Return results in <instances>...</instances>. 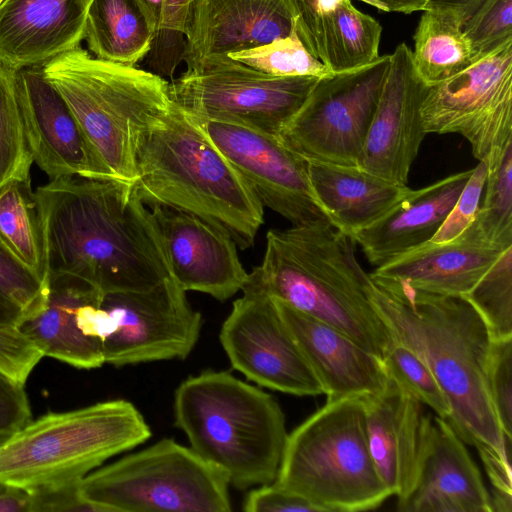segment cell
<instances>
[{
  "mask_svg": "<svg viewBox=\"0 0 512 512\" xmlns=\"http://www.w3.org/2000/svg\"><path fill=\"white\" fill-rule=\"evenodd\" d=\"M155 36L135 0H93L83 40L96 58L135 66L152 50Z\"/></svg>",
  "mask_w": 512,
  "mask_h": 512,
  "instance_id": "29",
  "label": "cell"
},
{
  "mask_svg": "<svg viewBox=\"0 0 512 512\" xmlns=\"http://www.w3.org/2000/svg\"><path fill=\"white\" fill-rule=\"evenodd\" d=\"M274 483L321 512L372 510L392 496L369 450L361 398L327 400L288 434Z\"/></svg>",
  "mask_w": 512,
  "mask_h": 512,
  "instance_id": "8",
  "label": "cell"
},
{
  "mask_svg": "<svg viewBox=\"0 0 512 512\" xmlns=\"http://www.w3.org/2000/svg\"><path fill=\"white\" fill-rule=\"evenodd\" d=\"M241 291L219 335L232 367L272 390L296 396L323 394L273 298L252 273Z\"/></svg>",
  "mask_w": 512,
  "mask_h": 512,
  "instance_id": "14",
  "label": "cell"
},
{
  "mask_svg": "<svg viewBox=\"0 0 512 512\" xmlns=\"http://www.w3.org/2000/svg\"><path fill=\"white\" fill-rule=\"evenodd\" d=\"M253 69L277 77H325L333 72L305 47L294 29L289 35L227 55Z\"/></svg>",
  "mask_w": 512,
  "mask_h": 512,
  "instance_id": "34",
  "label": "cell"
},
{
  "mask_svg": "<svg viewBox=\"0 0 512 512\" xmlns=\"http://www.w3.org/2000/svg\"><path fill=\"white\" fill-rule=\"evenodd\" d=\"M319 77H277L228 56L207 58L170 83V94L192 119L238 122L279 135Z\"/></svg>",
  "mask_w": 512,
  "mask_h": 512,
  "instance_id": "11",
  "label": "cell"
},
{
  "mask_svg": "<svg viewBox=\"0 0 512 512\" xmlns=\"http://www.w3.org/2000/svg\"><path fill=\"white\" fill-rule=\"evenodd\" d=\"M472 169L449 175L412 190L380 221L356 233L358 243L375 266L429 242L457 201Z\"/></svg>",
  "mask_w": 512,
  "mask_h": 512,
  "instance_id": "25",
  "label": "cell"
},
{
  "mask_svg": "<svg viewBox=\"0 0 512 512\" xmlns=\"http://www.w3.org/2000/svg\"><path fill=\"white\" fill-rule=\"evenodd\" d=\"M111 179L133 184L137 146L174 104L156 73L105 61L79 47L42 65Z\"/></svg>",
  "mask_w": 512,
  "mask_h": 512,
  "instance_id": "6",
  "label": "cell"
},
{
  "mask_svg": "<svg viewBox=\"0 0 512 512\" xmlns=\"http://www.w3.org/2000/svg\"><path fill=\"white\" fill-rule=\"evenodd\" d=\"M132 184L147 206H166L227 232L240 249L253 245L263 205L247 180L199 124L177 104L139 140Z\"/></svg>",
  "mask_w": 512,
  "mask_h": 512,
  "instance_id": "4",
  "label": "cell"
},
{
  "mask_svg": "<svg viewBox=\"0 0 512 512\" xmlns=\"http://www.w3.org/2000/svg\"><path fill=\"white\" fill-rule=\"evenodd\" d=\"M487 376L496 418L504 435L512 439V337L492 339Z\"/></svg>",
  "mask_w": 512,
  "mask_h": 512,
  "instance_id": "39",
  "label": "cell"
},
{
  "mask_svg": "<svg viewBox=\"0 0 512 512\" xmlns=\"http://www.w3.org/2000/svg\"><path fill=\"white\" fill-rule=\"evenodd\" d=\"M242 509L246 512H321L314 504L274 482L252 489Z\"/></svg>",
  "mask_w": 512,
  "mask_h": 512,
  "instance_id": "42",
  "label": "cell"
},
{
  "mask_svg": "<svg viewBox=\"0 0 512 512\" xmlns=\"http://www.w3.org/2000/svg\"><path fill=\"white\" fill-rule=\"evenodd\" d=\"M32 420L24 385L0 373V434H12Z\"/></svg>",
  "mask_w": 512,
  "mask_h": 512,
  "instance_id": "44",
  "label": "cell"
},
{
  "mask_svg": "<svg viewBox=\"0 0 512 512\" xmlns=\"http://www.w3.org/2000/svg\"><path fill=\"white\" fill-rule=\"evenodd\" d=\"M383 363L390 380L436 415L448 419L450 403L428 365L417 354L394 340L385 352Z\"/></svg>",
  "mask_w": 512,
  "mask_h": 512,
  "instance_id": "36",
  "label": "cell"
},
{
  "mask_svg": "<svg viewBox=\"0 0 512 512\" xmlns=\"http://www.w3.org/2000/svg\"><path fill=\"white\" fill-rule=\"evenodd\" d=\"M4 0H0V4L3 2Z\"/></svg>",
  "mask_w": 512,
  "mask_h": 512,
  "instance_id": "52",
  "label": "cell"
},
{
  "mask_svg": "<svg viewBox=\"0 0 512 512\" xmlns=\"http://www.w3.org/2000/svg\"><path fill=\"white\" fill-rule=\"evenodd\" d=\"M295 30L308 51L333 73L364 66L379 57L382 27L351 0H302Z\"/></svg>",
  "mask_w": 512,
  "mask_h": 512,
  "instance_id": "26",
  "label": "cell"
},
{
  "mask_svg": "<svg viewBox=\"0 0 512 512\" xmlns=\"http://www.w3.org/2000/svg\"><path fill=\"white\" fill-rule=\"evenodd\" d=\"M413 39V64L428 86L458 74L479 59L461 23L448 12L423 10Z\"/></svg>",
  "mask_w": 512,
  "mask_h": 512,
  "instance_id": "30",
  "label": "cell"
},
{
  "mask_svg": "<svg viewBox=\"0 0 512 512\" xmlns=\"http://www.w3.org/2000/svg\"><path fill=\"white\" fill-rule=\"evenodd\" d=\"M307 162L319 206L331 225L351 238L380 221L411 191L359 166Z\"/></svg>",
  "mask_w": 512,
  "mask_h": 512,
  "instance_id": "27",
  "label": "cell"
},
{
  "mask_svg": "<svg viewBox=\"0 0 512 512\" xmlns=\"http://www.w3.org/2000/svg\"><path fill=\"white\" fill-rule=\"evenodd\" d=\"M33 163L19 102L18 70L0 64V186L31 177Z\"/></svg>",
  "mask_w": 512,
  "mask_h": 512,
  "instance_id": "33",
  "label": "cell"
},
{
  "mask_svg": "<svg viewBox=\"0 0 512 512\" xmlns=\"http://www.w3.org/2000/svg\"><path fill=\"white\" fill-rule=\"evenodd\" d=\"M150 437L140 411L124 399L48 412L0 444V483L29 491L78 484Z\"/></svg>",
  "mask_w": 512,
  "mask_h": 512,
  "instance_id": "7",
  "label": "cell"
},
{
  "mask_svg": "<svg viewBox=\"0 0 512 512\" xmlns=\"http://www.w3.org/2000/svg\"><path fill=\"white\" fill-rule=\"evenodd\" d=\"M463 298L481 316L492 339L512 337V247Z\"/></svg>",
  "mask_w": 512,
  "mask_h": 512,
  "instance_id": "35",
  "label": "cell"
},
{
  "mask_svg": "<svg viewBox=\"0 0 512 512\" xmlns=\"http://www.w3.org/2000/svg\"><path fill=\"white\" fill-rule=\"evenodd\" d=\"M0 512H32V492L0 483Z\"/></svg>",
  "mask_w": 512,
  "mask_h": 512,
  "instance_id": "47",
  "label": "cell"
},
{
  "mask_svg": "<svg viewBox=\"0 0 512 512\" xmlns=\"http://www.w3.org/2000/svg\"><path fill=\"white\" fill-rule=\"evenodd\" d=\"M46 308L20 322L17 328L41 351L78 369H95L104 363L100 340L86 336L76 321L77 309L99 303L102 295L93 287L72 279L49 280Z\"/></svg>",
  "mask_w": 512,
  "mask_h": 512,
  "instance_id": "28",
  "label": "cell"
},
{
  "mask_svg": "<svg viewBox=\"0 0 512 512\" xmlns=\"http://www.w3.org/2000/svg\"><path fill=\"white\" fill-rule=\"evenodd\" d=\"M193 3L194 0H164L159 32L153 43L162 54L173 50L181 55Z\"/></svg>",
  "mask_w": 512,
  "mask_h": 512,
  "instance_id": "43",
  "label": "cell"
},
{
  "mask_svg": "<svg viewBox=\"0 0 512 512\" xmlns=\"http://www.w3.org/2000/svg\"><path fill=\"white\" fill-rule=\"evenodd\" d=\"M368 129L358 166L391 182L407 185L411 166L427 135L420 108L427 85L416 72L411 49L401 43Z\"/></svg>",
  "mask_w": 512,
  "mask_h": 512,
  "instance_id": "16",
  "label": "cell"
},
{
  "mask_svg": "<svg viewBox=\"0 0 512 512\" xmlns=\"http://www.w3.org/2000/svg\"><path fill=\"white\" fill-rule=\"evenodd\" d=\"M21 321V313L11 305L0 300V326L17 327Z\"/></svg>",
  "mask_w": 512,
  "mask_h": 512,
  "instance_id": "50",
  "label": "cell"
},
{
  "mask_svg": "<svg viewBox=\"0 0 512 512\" xmlns=\"http://www.w3.org/2000/svg\"><path fill=\"white\" fill-rule=\"evenodd\" d=\"M49 291V282L26 268L0 246V300L17 309L22 315V321L36 316L46 308Z\"/></svg>",
  "mask_w": 512,
  "mask_h": 512,
  "instance_id": "37",
  "label": "cell"
},
{
  "mask_svg": "<svg viewBox=\"0 0 512 512\" xmlns=\"http://www.w3.org/2000/svg\"><path fill=\"white\" fill-rule=\"evenodd\" d=\"M390 54L321 77L278 137L306 161L358 166L389 73Z\"/></svg>",
  "mask_w": 512,
  "mask_h": 512,
  "instance_id": "12",
  "label": "cell"
},
{
  "mask_svg": "<svg viewBox=\"0 0 512 512\" xmlns=\"http://www.w3.org/2000/svg\"><path fill=\"white\" fill-rule=\"evenodd\" d=\"M229 485L223 471L168 438L79 482L84 498L104 512H230Z\"/></svg>",
  "mask_w": 512,
  "mask_h": 512,
  "instance_id": "9",
  "label": "cell"
},
{
  "mask_svg": "<svg viewBox=\"0 0 512 512\" xmlns=\"http://www.w3.org/2000/svg\"><path fill=\"white\" fill-rule=\"evenodd\" d=\"M462 29L477 58L488 54L512 38V0H486Z\"/></svg>",
  "mask_w": 512,
  "mask_h": 512,
  "instance_id": "38",
  "label": "cell"
},
{
  "mask_svg": "<svg viewBox=\"0 0 512 512\" xmlns=\"http://www.w3.org/2000/svg\"><path fill=\"white\" fill-rule=\"evenodd\" d=\"M135 1L138 4L143 15L145 16V18L155 36V39H156L158 32H159V28H160L164 0H135Z\"/></svg>",
  "mask_w": 512,
  "mask_h": 512,
  "instance_id": "49",
  "label": "cell"
},
{
  "mask_svg": "<svg viewBox=\"0 0 512 512\" xmlns=\"http://www.w3.org/2000/svg\"><path fill=\"white\" fill-rule=\"evenodd\" d=\"M487 167L483 161L472 169V173L452 207L430 242L445 243L458 237L474 220L484 190Z\"/></svg>",
  "mask_w": 512,
  "mask_h": 512,
  "instance_id": "40",
  "label": "cell"
},
{
  "mask_svg": "<svg viewBox=\"0 0 512 512\" xmlns=\"http://www.w3.org/2000/svg\"><path fill=\"white\" fill-rule=\"evenodd\" d=\"M397 510L491 512L490 493L465 443L436 414H425L417 477Z\"/></svg>",
  "mask_w": 512,
  "mask_h": 512,
  "instance_id": "19",
  "label": "cell"
},
{
  "mask_svg": "<svg viewBox=\"0 0 512 512\" xmlns=\"http://www.w3.org/2000/svg\"><path fill=\"white\" fill-rule=\"evenodd\" d=\"M486 167L484 198L472 225L486 242L506 249L512 247V144Z\"/></svg>",
  "mask_w": 512,
  "mask_h": 512,
  "instance_id": "32",
  "label": "cell"
},
{
  "mask_svg": "<svg viewBox=\"0 0 512 512\" xmlns=\"http://www.w3.org/2000/svg\"><path fill=\"white\" fill-rule=\"evenodd\" d=\"M486 0H429L424 10L444 11L452 14L462 25L482 7Z\"/></svg>",
  "mask_w": 512,
  "mask_h": 512,
  "instance_id": "46",
  "label": "cell"
},
{
  "mask_svg": "<svg viewBox=\"0 0 512 512\" xmlns=\"http://www.w3.org/2000/svg\"><path fill=\"white\" fill-rule=\"evenodd\" d=\"M93 0H4L0 4V64L42 66L80 46Z\"/></svg>",
  "mask_w": 512,
  "mask_h": 512,
  "instance_id": "22",
  "label": "cell"
},
{
  "mask_svg": "<svg viewBox=\"0 0 512 512\" xmlns=\"http://www.w3.org/2000/svg\"><path fill=\"white\" fill-rule=\"evenodd\" d=\"M18 93L33 162L49 180L65 176L113 180L42 66L18 70Z\"/></svg>",
  "mask_w": 512,
  "mask_h": 512,
  "instance_id": "18",
  "label": "cell"
},
{
  "mask_svg": "<svg viewBox=\"0 0 512 512\" xmlns=\"http://www.w3.org/2000/svg\"><path fill=\"white\" fill-rule=\"evenodd\" d=\"M360 398L375 468L391 495L400 500L411 491L417 477L423 404L390 379L380 392Z\"/></svg>",
  "mask_w": 512,
  "mask_h": 512,
  "instance_id": "23",
  "label": "cell"
},
{
  "mask_svg": "<svg viewBox=\"0 0 512 512\" xmlns=\"http://www.w3.org/2000/svg\"><path fill=\"white\" fill-rule=\"evenodd\" d=\"M35 198L49 280L80 281L103 296L170 277L159 232L132 184L65 176L38 186Z\"/></svg>",
  "mask_w": 512,
  "mask_h": 512,
  "instance_id": "1",
  "label": "cell"
},
{
  "mask_svg": "<svg viewBox=\"0 0 512 512\" xmlns=\"http://www.w3.org/2000/svg\"><path fill=\"white\" fill-rule=\"evenodd\" d=\"M371 276L372 299L393 340L407 346L430 368L451 407L447 422L481 459L510 458L511 440L502 432L488 388L489 330L463 297L415 289Z\"/></svg>",
  "mask_w": 512,
  "mask_h": 512,
  "instance_id": "2",
  "label": "cell"
},
{
  "mask_svg": "<svg viewBox=\"0 0 512 512\" xmlns=\"http://www.w3.org/2000/svg\"><path fill=\"white\" fill-rule=\"evenodd\" d=\"M294 24L289 0H194L180 60L192 69L287 36Z\"/></svg>",
  "mask_w": 512,
  "mask_h": 512,
  "instance_id": "20",
  "label": "cell"
},
{
  "mask_svg": "<svg viewBox=\"0 0 512 512\" xmlns=\"http://www.w3.org/2000/svg\"><path fill=\"white\" fill-rule=\"evenodd\" d=\"M79 329L102 343L115 367L185 359L198 342L202 316L171 276L141 291L104 294L76 311Z\"/></svg>",
  "mask_w": 512,
  "mask_h": 512,
  "instance_id": "10",
  "label": "cell"
},
{
  "mask_svg": "<svg viewBox=\"0 0 512 512\" xmlns=\"http://www.w3.org/2000/svg\"><path fill=\"white\" fill-rule=\"evenodd\" d=\"M41 351L17 327L0 326V373L25 385L43 358Z\"/></svg>",
  "mask_w": 512,
  "mask_h": 512,
  "instance_id": "41",
  "label": "cell"
},
{
  "mask_svg": "<svg viewBox=\"0 0 512 512\" xmlns=\"http://www.w3.org/2000/svg\"><path fill=\"white\" fill-rule=\"evenodd\" d=\"M427 134L457 133L488 163L512 144V38L465 70L427 85L420 108Z\"/></svg>",
  "mask_w": 512,
  "mask_h": 512,
  "instance_id": "13",
  "label": "cell"
},
{
  "mask_svg": "<svg viewBox=\"0 0 512 512\" xmlns=\"http://www.w3.org/2000/svg\"><path fill=\"white\" fill-rule=\"evenodd\" d=\"M31 492L32 512H104L84 498L79 483Z\"/></svg>",
  "mask_w": 512,
  "mask_h": 512,
  "instance_id": "45",
  "label": "cell"
},
{
  "mask_svg": "<svg viewBox=\"0 0 512 512\" xmlns=\"http://www.w3.org/2000/svg\"><path fill=\"white\" fill-rule=\"evenodd\" d=\"M10 435L9 434H0V444H2Z\"/></svg>",
  "mask_w": 512,
  "mask_h": 512,
  "instance_id": "51",
  "label": "cell"
},
{
  "mask_svg": "<svg viewBox=\"0 0 512 512\" xmlns=\"http://www.w3.org/2000/svg\"><path fill=\"white\" fill-rule=\"evenodd\" d=\"M195 121L247 180L263 206L292 225L329 222L313 193L308 162L277 135L233 121Z\"/></svg>",
  "mask_w": 512,
  "mask_h": 512,
  "instance_id": "15",
  "label": "cell"
},
{
  "mask_svg": "<svg viewBox=\"0 0 512 512\" xmlns=\"http://www.w3.org/2000/svg\"><path fill=\"white\" fill-rule=\"evenodd\" d=\"M159 232L171 278L184 291L225 301L244 286V269L233 238L216 225L166 206L148 207Z\"/></svg>",
  "mask_w": 512,
  "mask_h": 512,
  "instance_id": "17",
  "label": "cell"
},
{
  "mask_svg": "<svg viewBox=\"0 0 512 512\" xmlns=\"http://www.w3.org/2000/svg\"><path fill=\"white\" fill-rule=\"evenodd\" d=\"M0 246L49 282L39 209L31 177L0 186Z\"/></svg>",
  "mask_w": 512,
  "mask_h": 512,
  "instance_id": "31",
  "label": "cell"
},
{
  "mask_svg": "<svg viewBox=\"0 0 512 512\" xmlns=\"http://www.w3.org/2000/svg\"><path fill=\"white\" fill-rule=\"evenodd\" d=\"M381 11L410 14L423 11L429 0H372Z\"/></svg>",
  "mask_w": 512,
  "mask_h": 512,
  "instance_id": "48",
  "label": "cell"
},
{
  "mask_svg": "<svg viewBox=\"0 0 512 512\" xmlns=\"http://www.w3.org/2000/svg\"><path fill=\"white\" fill-rule=\"evenodd\" d=\"M175 426L191 448L239 490L273 483L288 433L276 399L227 371L207 370L180 383Z\"/></svg>",
  "mask_w": 512,
  "mask_h": 512,
  "instance_id": "5",
  "label": "cell"
},
{
  "mask_svg": "<svg viewBox=\"0 0 512 512\" xmlns=\"http://www.w3.org/2000/svg\"><path fill=\"white\" fill-rule=\"evenodd\" d=\"M273 298L338 329L383 361L394 341L376 310L373 281L355 241L317 221L270 230L262 263L251 272Z\"/></svg>",
  "mask_w": 512,
  "mask_h": 512,
  "instance_id": "3",
  "label": "cell"
},
{
  "mask_svg": "<svg viewBox=\"0 0 512 512\" xmlns=\"http://www.w3.org/2000/svg\"><path fill=\"white\" fill-rule=\"evenodd\" d=\"M506 249L486 242L471 223L455 239L426 242L377 266L370 274L399 280L427 293L464 297Z\"/></svg>",
  "mask_w": 512,
  "mask_h": 512,
  "instance_id": "24",
  "label": "cell"
},
{
  "mask_svg": "<svg viewBox=\"0 0 512 512\" xmlns=\"http://www.w3.org/2000/svg\"><path fill=\"white\" fill-rule=\"evenodd\" d=\"M273 300L327 400L363 397L385 388L389 378L382 359L331 325Z\"/></svg>",
  "mask_w": 512,
  "mask_h": 512,
  "instance_id": "21",
  "label": "cell"
}]
</instances>
